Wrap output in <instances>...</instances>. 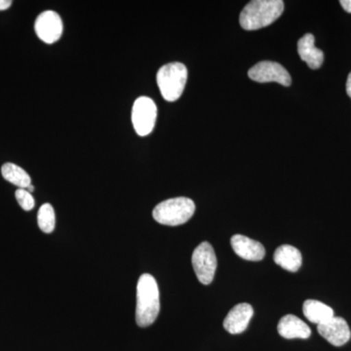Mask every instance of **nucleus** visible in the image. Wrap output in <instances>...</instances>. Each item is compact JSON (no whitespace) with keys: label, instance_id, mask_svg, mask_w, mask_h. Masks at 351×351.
<instances>
[{"label":"nucleus","instance_id":"8","mask_svg":"<svg viewBox=\"0 0 351 351\" xmlns=\"http://www.w3.org/2000/svg\"><path fill=\"white\" fill-rule=\"evenodd\" d=\"M34 29H36V36L43 43H55L63 34V21L59 14L54 11H44L36 18Z\"/></svg>","mask_w":351,"mask_h":351},{"label":"nucleus","instance_id":"6","mask_svg":"<svg viewBox=\"0 0 351 351\" xmlns=\"http://www.w3.org/2000/svg\"><path fill=\"white\" fill-rule=\"evenodd\" d=\"M157 107L149 97H140L132 108V122L136 133L141 137L149 135L156 125Z\"/></svg>","mask_w":351,"mask_h":351},{"label":"nucleus","instance_id":"4","mask_svg":"<svg viewBox=\"0 0 351 351\" xmlns=\"http://www.w3.org/2000/svg\"><path fill=\"white\" fill-rule=\"evenodd\" d=\"M156 80L163 98L168 101H177L186 87L188 69L179 62L165 64L157 73Z\"/></svg>","mask_w":351,"mask_h":351},{"label":"nucleus","instance_id":"1","mask_svg":"<svg viewBox=\"0 0 351 351\" xmlns=\"http://www.w3.org/2000/svg\"><path fill=\"white\" fill-rule=\"evenodd\" d=\"M160 311L158 285L156 278L149 274H143L137 284L136 322L138 327L151 326Z\"/></svg>","mask_w":351,"mask_h":351},{"label":"nucleus","instance_id":"2","mask_svg":"<svg viewBox=\"0 0 351 351\" xmlns=\"http://www.w3.org/2000/svg\"><path fill=\"white\" fill-rule=\"evenodd\" d=\"M283 11L282 0H254L240 14V25L246 31H256L276 22Z\"/></svg>","mask_w":351,"mask_h":351},{"label":"nucleus","instance_id":"10","mask_svg":"<svg viewBox=\"0 0 351 351\" xmlns=\"http://www.w3.org/2000/svg\"><path fill=\"white\" fill-rule=\"evenodd\" d=\"M253 314L254 309L251 304H246V302L237 304L232 307L226 315L225 321H223V328L230 334H241L248 327Z\"/></svg>","mask_w":351,"mask_h":351},{"label":"nucleus","instance_id":"20","mask_svg":"<svg viewBox=\"0 0 351 351\" xmlns=\"http://www.w3.org/2000/svg\"><path fill=\"white\" fill-rule=\"evenodd\" d=\"M12 4L11 0H0V11L6 10Z\"/></svg>","mask_w":351,"mask_h":351},{"label":"nucleus","instance_id":"16","mask_svg":"<svg viewBox=\"0 0 351 351\" xmlns=\"http://www.w3.org/2000/svg\"><path fill=\"white\" fill-rule=\"evenodd\" d=\"M1 174L7 182L19 186V189H27L32 184L29 175L16 164L11 162L3 164L1 168Z\"/></svg>","mask_w":351,"mask_h":351},{"label":"nucleus","instance_id":"15","mask_svg":"<svg viewBox=\"0 0 351 351\" xmlns=\"http://www.w3.org/2000/svg\"><path fill=\"white\" fill-rule=\"evenodd\" d=\"M302 313L306 319L314 324H322L334 317L332 307L315 300H306L302 306Z\"/></svg>","mask_w":351,"mask_h":351},{"label":"nucleus","instance_id":"9","mask_svg":"<svg viewBox=\"0 0 351 351\" xmlns=\"http://www.w3.org/2000/svg\"><path fill=\"white\" fill-rule=\"evenodd\" d=\"M317 331L331 345L341 346L346 345L351 338V332L348 322L343 318L334 317L317 325Z\"/></svg>","mask_w":351,"mask_h":351},{"label":"nucleus","instance_id":"19","mask_svg":"<svg viewBox=\"0 0 351 351\" xmlns=\"http://www.w3.org/2000/svg\"><path fill=\"white\" fill-rule=\"evenodd\" d=\"M339 3H341V5L343 6L346 12L351 13V0H341V1H339Z\"/></svg>","mask_w":351,"mask_h":351},{"label":"nucleus","instance_id":"17","mask_svg":"<svg viewBox=\"0 0 351 351\" xmlns=\"http://www.w3.org/2000/svg\"><path fill=\"white\" fill-rule=\"evenodd\" d=\"M38 223L39 228L44 233H51L55 230L56 217H55L54 208L49 203H45L39 209Z\"/></svg>","mask_w":351,"mask_h":351},{"label":"nucleus","instance_id":"5","mask_svg":"<svg viewBox=\"0 0 351 351\" xmlns=\"http://www.w3.org/2000/svg\"><path fill=\"white\" fill-rule=\"evenodd\" d=\"M191 262L199 282L203 285L211 284L218 265L212 245L209 242H202L198 245L193 252Z\"/></svg>","mask_w":351,"mask_h":351},{"label":"nucleus","instance_id":"3","mask_svg":"<svg viewBox=\"0 0 351 351\" xmlns=\"http://www.w3.org/2000/svg\"><path fill=\"white\" fill-rule=\"evenodd\" d=\"M195 212V204L186 197L171 198L156 205L152 216L164 226H181L191 219Z\"/></svg>","mask_w":351,"mask_h":351},{"label":"nucleus","instance_id":"14","mask_svg":"<svg viewBox=\"0 0 351 351\" xmlns=\"http://www.w3.org/2000/svg\"><path fill=\"white\" fill-rule=\"evenodd\" d=\"M274 260L276 265L290 272H297L302 263L301 252L291 245L279 246L274 252Z\"/></svg>","mask_w":351,"mask_h":351},{"label":"nucleus","instance_id":"21","mask_svg":"<svg viewBox=\"0 0 351 351\" xmlns=\"http://www.w3.org/2000/svg\"><path fill=\"white\" fill-rule=\"evenodd\" d=\"M346 93L351 98V73L348 75V82H346Z\"/></svg>","mask_w":351,"mask_h":351},{"label":"nucleus","instance_id":"18","mask_svg":"<svg viewBox=\"0 0 351 351\" xmlns=\"http://www.w3.org/2000/svg\"><path fill=\"white\" fill-rule=\"evenodd\" d=\"M16 199L25 211H31L34 207V198L32 197V193H29L27 189H19L16 191Z\"/></svg>","mask_w":351,"mask_h":351},{"label":"nucleus","instance_id":"11","mask_svg":"<svg viewBox=\"0 0 351 351\" xmlns=\"http://www.w3.org/2000/svg\"><path fill=\"white\" fill-rule=\"evenodd\" d=\"M230 244L235 254L244 260L260 262L265 258V249L263 245L244 235H233Z\"/></svg>","mask_w":351,"mask_h":351},{"label":"nucleus","instance_id":"13","mask_svg":"<svg viewBox=\"0 0 351 351\" xmlns=\"http://www.w3.org/2000/svg\"><path fill=\"white\" fill-rule=\"evenodd\" d=\"M315 39L311 34L302 36L298 43V53L302 61L313 69H319L324 62V53L315 47Z\"/></svg>","mask_w":351,"mask_h":351},{"label":"nucleus","instance_id":"22","mask_svg":"<svg viewBox=\"0 0 351 351\" xmlns=\"http://www.w3.org/2000/svg\"><path fill=\"white\" fill-rule=\"evenodd\" d=\"M27 191H29V193H32V191H34V188L31 184V186H29V188L27 189Z\"/></svg>","mask_w":351,"mask_h":351},{"label":"nucleus","instance_id":"12","mask_svg":"<svg viewBox=\"0 0 351 351\" xmlns=\"http://www.w3.org/2000/svg\"><path fill=\"white\" fill-rule=\"evenodd\" d=\"M277 330L281 337L288 339H308L311 335V328L307 326L306 323L292 314H288L281 318Z\"/></svg>","mask_w":351,"mask_h":351},{"label":"nucleus","instance_id":"7","mask_svg":"<svg viewBox=\"0 0 351 351\" xmlns=\"http://www.w3.org/2000/svg\"><path fill=\"white\" fill-rule=\"evenodd\" d=\"M248 76L260 83L277 82L283 86H290L292 80L287 69L276 62L263 61L250 69Z\"/></svg>","mask_w":351,"mask_h":351}]
</instances>
